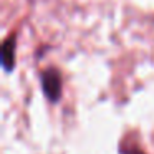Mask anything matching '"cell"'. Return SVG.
I'll list each match as a JSON object with an SVG mask.
<instances>
[{"label":"cell","instance_id":"2","mask_svg":"<svg viewBox=\"0 0 154 154\" xmlns=\"http://www.w3.org/2000/svg\"><path fill=\"white\" fill-rule=\"evenodd\" d=\"M15 51H17V35L12 33L5 38L2 45V65L5 71H12L15 68Z\"/></svg>","mask_w":154,"mask_h":154},{"label":"cell","instance_id":"3","mask_svg":"<svg viewBox=\"0 0 154 154\" xmlns=\"http://www.w3.org/2000/svg\"><path fill=\"white\" fill-rule=\"evenodd\" d=\"M121 154H144L143 151L139 149L137 146H134V144H129V146H121Z\"/></svg>","mask_w":154,"mask_h":154},{"label":"cell","instance_id":"1","mask_svg":"<svg viewBox=\"0 0 154 154\" xmlns=\"http://www.w3.org/2000/svg\"><path fill=\"white\" fill-rule=\"evenodd\" d=\"M40 81L42 90H43L45 96L48 98V101H51V103L60 101L61 93H63V80H61L60 71L57 68H47L42 71Z\"/></svg>","mask_w":154,"mask_h":154}]
</instances>
